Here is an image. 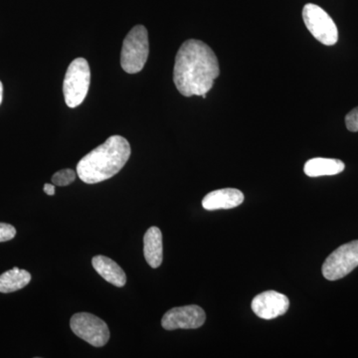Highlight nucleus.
I'll list each match as a JSON object with an SVG mask.
<instances>
[{
  "label": "nucleus",
  "instance_id": "f257e3e1",
  "mask_svg": "<svg viewBox=\"0 0 358 358\" xmlns=\"http://www.w3.org/2000/svg\"><path fill=\"white\" fill-rule=\"evenodd\" d=\"M219 74L218 59L208 45L196 39L181 45L173 69L174 84L181 95L206 98Z\"/></svg>",
  "mask_w": 358,
  "mask_h": 358
},
{
  "label": "nucleus",
  "instance_id": "f03ea898",
  "mask_svg": "<svg viewBox=\"0 0 358 358\" xmlns=\"http://www.w3.org/2000/svg\"><path fill=\"white\" fill-rule=\"evenodd\" d=\"M131 145L121 136H112L103 145L85 155L77 164V176L88 185L102 182L115 176L131 157Z\"/></svg>",
  "mask_w": 358,
  "mask_h": 358
},
{
  "label": "nucleus",
  "instance_id": "7ed1b4c3",
  "mask_svg": "<svg viewBox=\"0 0 358 358\" xmlns=\"http://www.w3.org/2000/svg\"><path fill=\"white\" fill-rule=\"evenodd\" d=\"M150 54L148 33L143 25L134 26L122 43L121 65L124 72L136 74L147 63Z\"/></svg>",
  "mask_w": 358,
  "mask_h": 358
},
{
  "label": "nucleus",
  "instance_id": "20e7f679",
  "mask_svg": "<svg viewBox=\"0 0 358 358\" xmlns=\"http://www.w3.org/2000/svg\"><path fill=\"white\" fill-rule=\"evenodd\" d=\"M91 71L88 61L84 58H76L71 62L66 72L63 93L65 102L69 108L81 105L88 94Z\"/></svg>",
  "mask_w": 358,
  "mask_h": 358
},
{
  "label": "nucleus",
  "instance_id": "39448f33",
  "mask_svg": "<svg viewBox=\"0 0 358 358\" xmlns=\"http://www.w3.org/2000/svg\"><path fill=\"white\" fill-rule=\"evenodd\" d=\"M303 20L308 31L320 43L333 46L338 40V30L333 18L319 6L308 3L303 8Z\"/></svg>",
  "mask_w": 358,
  "mask_h": 358
},
{
  "label": "nucleus",
  "instance_id": "423d86ee",
  "mask_svg": "<svg viewBox=\"0 0 358 358\" xmlns=\"http://www.w3.org/2000/svg\"><path fill=\"white\" fill-rule=\"evenodd\" d=\"M357 267H358V240L341 245L338 249L334 250L324 261L322 272L324 277L329 281H336L341 278H345Z\"/></svg>",
  "mask_w": 358,
  "mask_h": 358
},
{
  "label": "nucleus",
  "instance_id": "0eeeda50",
  "mask_svg": "<svg viewBox=\"0 0 358 358\" xmlns=\"http://www.w3.org/2000/svg\"><path fill=\"white\" fill-rule=\"evenodd\" d=\"M70 327L73 333L95 348H101L109 341V327L103 320L92 313H75L71 317Z\"/></svg>",
  "mask_w": 358,
  "mask_h": 358
},
{
  "label": "nucleus",
  "instance_id": "6e6552de",
  "mask_svg": "<svg viewBox=\"0 0 358 358\" xmlns=\"http://www.w3.org/2000/svg\"><path fill=\"white\" fill-rule=\"evenodd\" d=\"M206 315L203 308L192 305L174 308L164 313L162 326L166 331L176 329H194L203 326Z\"/></svg>",
  "mask_w": 358,
  "mask_h": 358
},
{
  "label": "nucleus",
  "instance_id": "1a4fd4ad",
  "mask_svg": "<svg viewBox=\"0 0 358 358\" xmlns=\"http://www.w3.org/2000/svg\"><path fill=\"white\" fill-rule=\"evenodd\" d=\"M288 296L275 291H267L258 294L252 301V310L257 317L263 320H274L288 312Z\"/></svg>",
  "mask_w": 358,
  "mask_h": 358
},
{
  "label": "nucleus",
  "instance_id": "9d476101",
  "mask_svg": "<svg viewBox=\"0 0 358 358\" xmlns=\"http://www.w3.org/2000/svg\"><path fill=\"white\" fill-rule=\"evenodd\" d=\"M244 194L235 188L215 190L208 193L202 200V206L208 211L231 209L243 203Z\"/></svg>",
  "mask_w": 358,
  "mask_h": 358
},
{
  "label": "nucleus",
  "instance_id": "9b49d317",
  "mask_svg": "<svg viewBox=\"0 0 358 358\" xmlns=\"http://www.w3.org/2000/svg\"><path fill=\"white\" fill-rule=\"evenodd\" d=\"M93 267L101 277L115 287L122 288L126 285L127 275L124 270L112 259L103 255L94 257Z\"/></svg>",
  "mask_w": 358,
  "mask_h": 358
},
{
  "label": "nucleus",
  "instance_id": "f8f14e48",
  "mask_svg": "<svg viewBox=\"0 0 358 358\" xmlns=\"http://www.w3.org/2000/svg\"><path fill=\"white\" fill-rule=\"evenodd\" d=\"M143 253L148 265L152 268H159L162 263V234L157 227H150L143 238Z\"/></svg>",
  "mask_w": 358,
  "mask_h": 358
},
{
  "label": "nucleus",
  "instance_id": "ddd939ff",
  "mask_svg": "<svg viewBox=\"0 0 358 358\" xmlns=\"http://www.w3.org/2000/svg\"><path fill=\"white\" fill-rule=\"evenodd\" d=\"M345 169V164L341 160L317 157L306 162L303 171L310 178H319V176H336L343 173Z\"/></svg>",
  "mask_w": 358,
  "mask_h": 358
},
{
  "label": "nucleus",
  "instance_id": "4468645a",
  "mask_svg": "<svg viewBox=\"0 0 358 358\" xmlns=\"http://www.w3.org/2000/svg\"><path fill=\"white\" fill-rule=\"evenodd\" d=\"M31 281V275L25 270L13 268L0 275V293L8 294L24 288Z\"/></svg>",
  "mask_w": 358,
  "mask_h": 358
},
{
  "label": "nucleus",
  "instance_id": "2eb2a0df",
  "mask_svg": "<svg viewBox=\"0 0 358 358\" xmlns=\"http://www.w3.org/2000/svg\"><path fill=\"white\" fill-rule=\"evenodd\" d=\"M76 178V171L70 169H62V171H58L52 176V183L57 186H67L74 182Z\"/></svg>",
  "mask_w": 358,
  "mask_h": 358
},
{
  "label": "nucleus",
  "instance_id": "dca6fc26",
  "mask_svg": "<svg viewBox=\"0 0 358 358\" xmlns=\"http://www.w3.org/2000/svg\"><path fill=\"white\" fill-rule=\"evenodd\" d=\"M346 128L348 131L352 133H357L358 131V107L355 108L350 110L345 117Z\"/></svg>",
  "mask_w": 358,
  "mask_h": 358
},
{
  "label": "nucleus",
  "instance_id": "f3484780",
  "mask_svg": "<svg viewBox=\"0 0 358 358\" xmlns=\"http://www.w3.org/2000/svg\"><path fill=\"white\" fill-rule=\"evenodd\" d=\"M16 235V229L10 224L0 223V242L13 240Z\"/></svg>",
  "mask_w": 358,
  "mask_h": 358
},
{
  "label": "nucleus",
  "instance_id": "a211bd4d",
  "mask_svg": "<svg viewBox=\"0 0 358 358\" xmlns=\"http://www.w3.org/2000/svg\"><path fill=\"white\" fill-rule=\"evenodd\" d=\"M44 192L47 193L48 195H50V196L55 194V185L46 183V185H44Z\"/></svg>",
  "mask_w": 358,
  "mask_h": 358
},
{
  "label": "nucleus",
  "instance_id": "6ab92c4d",
  "mask_svg": "<svg viewBox=\"0 0 358 358\" xmlns=\"http://www.w3.org/2000/svg\"><path fill=\"white\" fill-rule=\"evenodd\" d=\"M2 96H3V86H2L1 81H0V105H1Z\"/></svg>",
  "mask_w": 358,
  "mask_h": 358
}]
</instances>
